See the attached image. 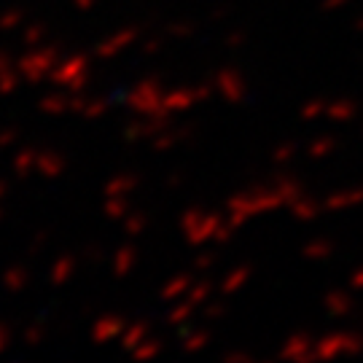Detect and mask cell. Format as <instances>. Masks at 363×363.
Masks as SVG:
<instances>
[{"mask_svg":"<svg viewBox=\"0 0 363 363\" xmlns=\"http://www.w3.org/2000/svg\"><path fill=\"white\" fill-rule=\"evenodd\" d=\"M52 54H54V49H49L46 54H33V57H27L25 62H22V70H25L30 78H40L46 73V67L52 65V62H49Z\"/></svg>","mask_w":363,"mask_h":363,"instance_id":"cell-1","label":"cell"},{"mask_svg":"<svg viewBox=\"0 0 363 363\" xmlns=\"http://www.w3.org/2000/svg\"><path fill=\"white\" fill-rule=\"evenodd\" d=\"M132 186H135V178H127V175H121V178H116V181L108 183V194H111V196H121V194H127Z\"/></svg>","mask_w":363,"mask_h":363,"instance_id":"cell-2","label":"cell"},{"mask_svg":"<svg viewBox=\"0 0 363 363\" xmlns=\"http://www.w3.org/2000/svg\"><path fill=\"white\" fill-rule=\"evenodd\" d=\"M70 267H73V259H62L54 264L52 269V280L54 283H62V280H67V274H70Z\"/></svg>","mask_w":363,"mask_h":363,"instance_id":"cell-3","label":"cell"},{"mask_svg":"<svg viewBox=\"0 0 363 363\" xmlns=\"http://www.w3.org/2000/svg\"><path fill=\"white\" fill-rule=\"evenodd\" d=\"M38 164H40V169H43L46 175H57V172L62 169V159H54V156H40Z\"/></svg>","mask_w":363,"mask_h":363,"instance_id":"cell-4","label":"cell"},{"mask_svg":"<svg viewBox=\"0 0 363 363\" xmlns=\"http://www.w3.org/2000/svg\"><path fill=\"white\" fill-rule=\"evenodd\" d=\"M135 261V253L132 250H118V259H116V272L118 274H127Z\"/></svg>","mask_w":363,"mask_h":363,"instance_id":"cell-5","label":"cell"},{"mask_svg":"<svg viewBox=\"0 0 363 363\" xmlns=\"http://www.w3.org/2000/svg\"><path fill=\"white\" fill-rule=\"evenodd\" d=\"M27 283V274L22 272V269H13V272L6 274V286L13 288V291H19V288Z\"/></svg>","mask_w":363,"mask_h":363,"instance_id":"cell-6","label":"cell"},{"mask_svg":"<svg viewBox=\"0 0 363 363\" xmlns=\"http://www.w3.org/2000/svg\"><path fill=\"white\" fill-rule=\"evenodd\" d=\"M65 100L62 97H46L43 103H40V108L46 111V113H60V111H65Z\"/></svg>","mask_w":363,"mask_h":363,"instance_id":"cell-7","label":"cell"},{"mask_svg":"<svg viewBox=\"0 0 363 363\" xmlns=\"http://www.w3.org/2000/svg\"><path fill=\"white\" fill-rule=\"evenodd\" d=\"M140 334H145V325H135L130 334L124 337V345H127V347H135V345H138V337H140Z\"/></svg>","mask_w":363,"mask_h":363,"instance_id":"cell-8","label":"cell"},{"mask_svg":"<svg viewBox=\"0 0 363 363\" xmlns=\"http://www.w3.org/2000/svg\"><path fill=\"white\" fill-rule=\"evenodd\" d=\"M181 288H189V277H178L172 286L164 288V296H175V291H181Z\"/></svg>","mask_w":363,"mask_h":363,"instance_id":"cell-9","label":"cell"},{"mask_svg":"<svg viewBox=\"0 0 363 363\" xmlns=\"http://www.w3.org/2000/svg\"><path fill=\"white\" fill-rule=\"evenodd\" d=\"M143 226H145L143 216H135L132 220H127V232H130V234H138L140 229H143Z\"/></svg>","mask_w":363,"mask_h":363,"instance_id":"cell-10","label":"cell"},{"mask_svg":"<svg viewBox=\"0 0 363 363\" xmlns=\"http://www.w3.org/2000/svg\"><path fill=\"white\" fill-rule=\"evenodd\" d=\"M189 312H191V307H189V304H183V307H178L169 318H172V323H181V318H189Z\"/></svg>","mask_w":363,"mask_h":363,"instance_id":"cell-11","label":"cell"},{"mask_svg":"<svg viewBox=\"0 0 363 363\" xmlns=\"http://www.w3.org/2000/svg\"><path fill=\"white\" fill-rule=\"evenodd\" d=\"M205 294H210V286H208V283L196 286V288H194V294H191V301H202V296H205Z\"/></svg>","mask_w":363,"mask_h":363,"instance_id":"cell-12","label":"cell"},{"mask_svg":"<svg viewBox=\"0 0 363 363\" xmlns=\"http://www.w3.org/2000/svg\"><path fill=\"white\" fill-rule=\"evenodd\" d=\"M38 154H33V151H25V154H19L16 156V167H19V172H22V167H25L30 159H35Z\"/></svg>","mask_w":363,"mask_h":363,"instance_id":"cell-13","label":"cell"},{"mask_svg":"<svg viewBox=\"0 0 363 363\" xmlns=\"http://www.w3.org/2000/svg\"><path fill=\"white\" fill-rule=\"evenodd\" d=\"M11 25H19V13L16 11L6 13V16H3V22H0V27H11Z\"/></svg>","mask_w":363,"mask_h":363,"instance_id":"cell-14","label":"cell"},{"mask_svg":"<svg viewBox=\"0 0 363 363\" xmlns=\"http://www.w3.org/2000/svg\"><path fill=\"white\" fill-rule=\"evenodd\" d=\"M40 35H43V33H40V27H35V30H30V33H27V43H38Z\"/></svg>","mask_w":363,"mask_h":363,"instance_id":"cell-15","label":"cell"},{"mask_svg":"<svg viewBox=\"0 0 363 363\" xmlns=\"http://www.w3.org/2000/svg\"><path fill=\"white\" fill-rule=\"evenodd\" d=\"M202 345H205V337H194L186 347H189V350H196V347H202Z\"/></svg>","mask_w":363,"mask_h":363,"instance_id":"cell-16","label":"cell"},{"mask_svg":"<svg viewBox=\"0 0 363 363\" xmlns=\"http://www.w3.org/2000/svg\"><path fill=\"white\" fill-rule=\"evenodd\" d=\"M76 3H78V6H81V9H89V6H91V3H94V0H76Z\"/></svg>","mask_w":363,"mask_h":363,"instance_id":"cell-17","label":"cell"},{"mask_svg":"<svg viewBox=\"0 0 363 363\" xmlns=\"http://www.w3.org/2000/svg\"><path fill=\"white\" fill-rule=\"evenodd\" d=\"M6 194V186H3V183H0V196Z\"/></svg>","mask_w":363,"mask_h":363,"instance_id":"cell-18","label":"cell"}]
</instances>
